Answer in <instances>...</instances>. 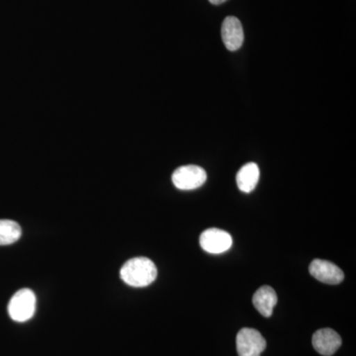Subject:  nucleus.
I'll return each mask as SVG.
<instances>
[{"instance_id":"1","label":"nucleus","mask_w":356,"mask_h":356,"mask_svg":"<svg viewBox=\"0 0 356 356\" xmlns=\"http://www.w3.org/2000/svg\"><path fill=\"white\" fill-rule=\"evenodd\" d=\"M121 280L132 287H146L156 280L158 269L147 257H135L122 266Z\"/></svg>"},{"instance_id":"2","label":"nucleus","mask_w":356,"mask_h":356,"mask_svg":"<svg viewBox=\"0 0 356 356\" xmlns=\"http://www.w3.org/2000/svg\"><path fill=\"white\" fill-rule=\"evenodd\" d=\"M36 295L31 289L24 288L19 290L9 301V316L15 322H27L34 316L36 311Z\"/></svg>"},{"instance_id":"3","label":"nucleus","mask_w":356,"mask_h":356,"mask_svg":"<svg viewBox=\"0 0 356 356\" xmlns=\"http://www.w3.org/2000/svg\"><path fill=\"white\" fill-rule=\"evenodd\" d=\"M172 179L175 186L180 191H194L205 184L207 173L198 165H184L173 172Z\"/></svg>"},{"instance_id":"4","label":"nucleus","mask_w":356,"mask_h":356,"mask_svg":"<svg viewBox=\"0 0 356 356\" xmlns=\"http://www.w3.org/2000/svg\"><path fill=\"white\" fill-rule=\"evenodd\" d=\"M266 341L259 331L243 327L236 336L238 356H261L266 350Z\"/></svg>"},{"instance_id":"5","label":"nucleus","mask_w":356,"mask_h":356,"mask_svg":"<svg viewBox=\"0 0 356 356\" xmlns=\"http://www.w3.org/2000/svg\"><path fill=\"white\" fill-rule=\"evenodd\" d=\"M233 245V238L226 231L208 229L200 236V245L205 252L218 254L227 252Z\"/></svg>"},{"instance_id":"6","label":"nucleus","mask_w":356,"mask_h":356,"mask_svg":"<svg viewBox=\"0 0 356 356\" xmlns=\"http://www.w3.org/2000/svg\"><path fill=\"white\" fill-rule=\"evenodd\" d=\"M310 274L316 280L325 284L337 285L343 280V270L331 261L315 259L309 267Z\"/></svg>"},{"instance_id":"7","label":"nucleus","mask_w":356,"mask_h":356,"mask_svg":"<svg viewBox=\"0 0 356 356\" xmlns=\"http://www.w3.org/2000/svg\"><path fill=\"white\" fill-rule=\"evenodd\" d=\"M222 39L229 51L238 50L243 46L245 35L242 23L235 16H229L222 22Z\"/></svg>"},{"instance_id":"8","label":"nucleus","mask_w":356,"mask_h":356,"mask_svg":"<svg viewBox=\"0 0 356 356\" xmlns=\"http://www.w3.org/2000/svg\"><path fill=\"white\" fill-rule=\"evenodd\" d=\"M312 343L320 355L331 356L341 348V337L334 330L321 329L314 334Z\"/></svg>"},{"instance_id":"9","label":"nucleus","mask_w":356,"mask_h":356,"mask_svg":"<svg viewBox=\"0 0 356 356\" xmlns=\"http://www.w3.org/2000/svg\"><path fill=\"white\" fill-rule=\"evenodd\" d=\"M277 295L273 288L264 285L254 293L252 303L264 317L269 318L273 313L274 307L277 304Z\"/></svg>"},{"instance_id":"10","label":"nucleus","mask_w":356,"mask_h":356,"mask_svg":"<svg viewBox=\"0 0 356 356\" xmlns=\"http://www.w3.org/2000/svg\"><path fill=\"white\" fill-rule=\"evenodd\" d=\"M238 189L245 193L254 191L259 180V168L257 163H248L238 170L236 175Z\"/></svg>"},{"instance_id":"11","label":"nucleus","mask_w":356,"mask_h":356,"mask_svg":"<svg viewBox=\"0 0 356 356\" xmlns=\"http://www.w3.org/2000/svg\"><path fill=\"white\" fill-rule=\"evenodd\" d=\"M22 235L20 225L13 220H0V245H13Z\"/></svg>"},{"instance_id":"12","label":"nucleus","mask_w":356,"mask_h":356,"mask_svg":"<svg viewBox=\"0 0 356 356\" xmlns=\"http://www.w3.org/2000/svg\"><path fill=\"white\" fill-rule=\"evenodd\" d=\"M226 1L227 0H209L210 3L214 4V6H220V4Z\"/></svg>"}]
</instances>
